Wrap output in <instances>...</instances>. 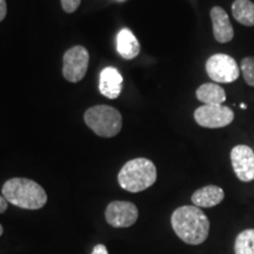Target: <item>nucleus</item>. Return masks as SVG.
<instances>
[{
	"label": "nucleus",
	"mask_w": 254,
	"mask_h": 254,
	"mask_svg": "<svg viewBox=\"0 0 254 254\" xmlns=\"http://www.w3.org/2000/svg\"><path fill=\"white\" fill-rule=\"evenodd\" d=\"M60 2H62L63 9L66 13H73L80 6L81 0H60Z\"/></svg>",
	"instance_id": "nucleus-18"
},
{
	"label": "nucleus",
	"mask_w": 254,
	"mask_h": 254,
	"mask_svg": "<svg viewBox=\"0 0 254 254\" xmlns=\"http://www.w3.org/2000/svg\"><path fill=\"white\" fill-rule=\"evenodd\" d=\"M173 231L184 243L189 245H200L207 239L209 220L196 206H182L171 217Z\"/></svg>",
	"instance_id": "nucleus-1"
},
{
	"label": "nucleus",
	"mask_w": 254,
	"mask_h": 254,
	"mask_svg": "<svg viewBox=\"0 0 254 254\" xmlns=\"http://www.w3.org/2000/svg\"><path fill=\"white\" fill-rule=\"evenodd\" d=\"M117 50L124 59H134L140 53V44L128 28H123L117 37Z\"/></svg>",
	"instance_id": "nucleus-13"
},
{
	"label": "nucleus",
	"mask_w": 254,
	"mask_h": 254,
	"mask_svg": "<svg viewBox=\"0 0 254 254\" xmlns=\"http://www.w3.org/2000/svg\"><path fill=\"white\" fill-rule=\"evenodd\" d=\"M157 182V167L150 159L136 158L127 161L118 174V183L125 190L138 193Z\"/></svg>",
	"instance_id": "nucleus-3"
},
{
	"label": "nucleus",
	"mask_w": 254,
	"mask_h": 254,
	"mask_svg": "<svg viewBox=\"0 0 254 254\" xmlns=\"http://www.w3.org/2000/svg\"><path fill=\"white\" fill-rule=\"evenodd\" d=\"M211 20L212 27H213L214 39L218 43L226 44L233 39V27H232L230 18H228V14L225 12L224 8L214 6L211 9Z\"/></svg>",
	"instance_id": "nucleus-10"
},
{
	"label": "nucleus",
	"mask_w": 254,
	"mask_h": 254,
	"mask_svg": "<svg viewBox=\"0 0 254 254\" xmlns=\"http://www.w3.org/2000/svg\"><path fill=\"white\" fill-rule=\"evenodd\" d=\"M194 120L205 128H221L234 120V112L224 105H202L194 111Z\"/></svg>",
	"instance_id": "nucleus-7"
},
{
	"label": "nucleus",
	"mask_w": 254,
	"mask_h": 254,
	"mask_svg": "<svg viewBox=\"0 0 254 254\" xmlns=\"http://www.w3.org/2000/svg\"><path fill=\"white\" fill-rule=\"evenodd\" d=\"M240 107H241V109L245 110V109H247V105L246 104H240Z\"/></svg>",
	"instance_id": "nucleus-23"
},
{
	"label": "nucleus",
	"mask_w": 254,
	"mask_h": 254,
	"mask_svg": "<svg viewBox=\"0 0 254 254\" xmlns=\"http://www.w3.org/2000/svg\"><path fill=\"white\" fill-rule=\"evenodd\" d=\"M231 163L238 179L244 183L254 180V152L246 145H238L231 151Z\"/></svg>",
	"instance_id": "nucleus-9"
},
{
	"label": "nucleus",
	"mask_w": 254,
	"mask_h": 254,
	"mask_svg": "<svg viewBox=\"0 0 254 254\" xmlns=\"http://www.w3.org/2000/svg\"><path fill=\"white\" fill-rule=\"evenodd\" d=\"M138 208L129 201H112L105 211L106 221L117 228L132 226L138 220Z\"/></svg>",
	"instance_id": "nucleus-8"
},
{
	"label": "nucleus",
	"mask_w": 254,
	"mask_h": 254,
	"mask_svg": "<svg viewBox=\"0 0 254 254\" xmlns=\"http://www.w3.org/2000/svg\"><path fill=\"white\" fill-rule=\"evenodd\" d=\"M84 120L95 134L103 138L116 136L123 127L122 113L109 105H97L88 109Z\"/></svg>",
	"instance_id": "nucleus-4"
},
{
	"label": "nucleus",
	"mask_w": 254,
	"mask_h": 254,
	"mask_svg": "<svg viewBox=\"0 0 254 254\" xmlns=\"http://www.w3.org/2000/svg\"><path fill=\"white\" fill-rule=\"evenodd\" d=\"M225 198V192L221 187L208 185L196 190L192 194V202L196 207L209 208L220 204Z\"/></svg>",
	"instance_id": "nucleus-12"
},
{
	"label": "nucleus",
	"mask_w": 254,
	"mask_h": 254,
	"mask_svg": "<svg viewBox=\"0 0 254 254\" xmlns=\"http://www.w3.org/2000/svg\"><path fill=\"white\" fill-rule=\"evenodd\" d=\"M7 200H6L2 195H0V213H4L6 209H7Z\"/></svg>",
	"instance_id": "nucleus-21"
},
{
	"label": "nucleus",
	"mask_w": 254,
	"mask_h": 254,
	"mask_svg": "<svg viewBox=\"0 0 254 254\" xmlns=\"http://www.w3.org/2000/svg\"><path fill=\"white\" fill-rule=\"evenodd\" d=\"M91 254H109V251H107L106 246L103 245V244H99V245H95L93 247V251H92Z\"/></svg>",
	"instance_id": "nucleus-19"
},
{
	"label": "nucleus",
	"mask_w": 254,
	"mask_h": 254,
	"mask_svg": "<svg viewBox=\"0 0 254 254\" xmlns=\"http://www.w3.org/2000/svg\"><path fill=\"white\" fill-rule=\"evenodd\" d=\"M123 77L114 67H106L100 73L99 91L109 99H117L122 93Z\"/></svg>",
	"instance_id": "nucleus-11"
},
{
	"label": "nucleus",
	"mask_w": 254,
	"mask_h": 254,
	"mask_svg": "<svg viewBox=\"0 0 254 254\" xmlns=\"http://www.w3.org/2000/svg\"><path fill=\"white\" fill-rule=\"evenodd\" d=\"M2 233H4V228H2V226H1V224H0V237L2 236Z\"/></svg>",
	"instance_id": "nucleus-22"
},
{
	"label": "nucleus",
	"mask_w": 254,
	"mask_h": 254,
	"mask_svg": "<svg viewBox=\"0 0 254 254\" xmlns=\"http://www.w3.org/2000/svg\"><path fill=\"white\" fill-rule=\"evenodd\" d=\"M206 72L212 80L221 84H230L236 81L241 73L234 58L224 53L209 57L206 62Z\"/></svg>",
	"instance_id": "nucleus-6"
},
{
	"label": "nucleus",
	"mask_w": 254,
	"mask_h": 254,
	"mask_svg": "<svg viewBox=\"0 0 254 254\" xmlns=\"http://www.w3.org/2000/svg\"><path fill=\"white\" fill-rule=\"evenodd\" d=\"M90 55L84 46L77 45L67 50L63 58V75L69 82L81 81L86 75Z\"/></svg>",
	"instance_id": "nucleus-5"
},
{
	"label": "nucleus",
	"mask_w": 254,
	"mask_h": 254,
	"mask_svg": "<svg viewBox=\"0 0 254 254\" xmlns=\"http://www.w3.org/2000/svg\"><path fill=\"white\" fill-rule=\"evenodd\" d=\"M196 98L204 105H222L226 100V92L215 82L201 85L195 92Z\"/></svg>",
	"instance_id": "nucleus-14"
},
{
	"label": "nucleus",
	"mask_w": 254,
	"mask_h": 254,
	"mask_svg": "<svg viewBox=\"0 0 254 254\" xmlns=\"http://www.w3.org/2000/svg\"><path fill=\"white\" fill-rule=\"evenodd\" d=\"M240 72L249 86L254 87V57H246L240 63Z\"/></svg>",
	"instance_id": "nucleus-17"
},
{
	"label": "nucleus",
	"mask_w": 254,
	"mask_h": 254,
	"mask_svg": "<svg viewBox=\"0 0 254 254\" xmlns=\"http://www.w3.org/2000/svg\"><path fill=\"white\" fill-rule=\"evenodd\" d=\"M2 196L9 204L25 209H39L47 202L45 190L26 178H12L4 184Z\"/></svg>",
	"instance_id": "nucleus-2"
},
{
	"label": "nucleus",
	"mask_w": 254,
	"mask_h": 254,
	"mask_svg": "<svg viewBox=\"0 0 254 254\" xmlns=\"http://www.w3.org/2000/svg\"><path fill=\"white\" fill-rule=\"evenodd\" d=\"M234 252L236 254H254V230L243 231L237 237L234 244Z\"/></svg>",
	"instance_id": "nucleus-16"
},
{
	"label": "nucleus",
	"mask_w": 254,
	"mask_h": 254,
	"mask_svg": "<svg viewBox=\"0 0 254 254\" xmlns=\"http://www.w3.org/2000/svg\"><path fill=\"white\" fill-rule=\"evenodd\" d=\"M7 13V5H6V0H0V21H2Z\"/></svg>",
	"instance_id": "nucleus-20"
},
{
	"label": "nucleus",
	"mask_w": 254,
	"mask_h": 254,
	"mask_svg": "<svg viewBox=\"0 0 254 254\" xmlns=\"http://www.w3.org/2000/svg\"><path fill=\"white\" fill-rule=\"evenodd\" d=\"M232 14L244 26H254V2L251 0H236L232 4Z\"/></svg>",
	"instance_id": "nucleus-15"
}]
</instances>
